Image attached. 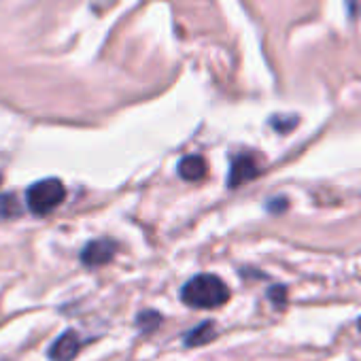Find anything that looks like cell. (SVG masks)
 <instances>
[{
  "label": "cell",
  "mask_w": 361,
  "mask_h": 361,
  "mask_svg": "<svg viewBox=\"0 0 361 361\" xmlns=\"http://www.w3.org/2000/svg\"><path fill=\"white\" fill-rule=\"evenodd\" d=\"M180 300L192 308L211 310V308L224 306L230 300V289L215 274H198L183 285V289H180Z\"/></svg>",
  "instance_id": "1"
},
{
  "label": "cell",
  "mask_w": 361,
  "mask_h": 361,
  "mask_svg": "<svg viewBox=\"0 0 361 361\" xmlns=\"http://www.w3.org/2000/svg\"><path fill=\"white\" fill-rule=\"evenodd\" d=\"M66 198V190L60 178H43L37 180L35 185L28 188L26 192V202L28 209L35 215H47L51 211H56Z\"/></svg>",
  "instance_id": "2"
},
{
  "label": "cell",
  "mask_w": 361,
  "mask_h": 361,
  "mask_svg": "<svg viewBox=\"0 0 361 361\" xmlns=\"http://www.w3.org/2000/svg\"><path fill=\"white\" fill-rule=\"evenodd\" d=\"M259 174V164L255 159V155H236L234 161H232V168H230V178H228V185L234 190V188H240L249 180H253L255 176Z\"/></svg>",
  "instance_id": "3"
},
{
  "label": "cell",
  "mask_w": 361,
  "mask_h": 361,
  "mask_svg": "<svg viewBox=\"0 0 361 361\" xmlns=\"http://www.w3.org/2000/svg\"><path fill=\"white\" fill-rule=\"evenodd\" d=\"M117 245L109 238H100V240H92L85 245V249L81 251V262L90 268H98L109 264L115 257Z\"/></svg>",
  "instance_id": "4"
},
{
  "label": "cell",
  "mask_w": 361,
  "mask_h": 361,
  "mask_svg": "<svg viewBox=\"0 0 361 361\" xmlns=\"http://www.w3.org/2000/svg\"><path fill=\"white\" fill-rule=\"evenodd\" d=\"M81 348V338L75 329H66L62 336H58L54 340V344L49 346V359L51 361H73L79 355Z\"/></svg>",
  "instance_id": "5"
},
{
  "label": "cell",
  "mask_w": 361,
  "mask_h": 361,
  "mask_svg": "<svg viewBox=\"0 0 361 361\" xmlns=\"http://www.w3.org/2000/svg\"><path fill=\"white\" fill-rule=\"evenodd\" d=\"M176 170H178V176L183 180H190V183L202 180L207 176V159L202 155H185L178 161Z\"/></svg>",
  "instance_id": "6"
},
{
  "label": "cell",
  "mask_w": 361,
  "mask_h": 361,
  "mask_svg": "<svg viewBox=\"0 0 361 361\" xmlns=\"http://www.w3.org/2000/svg\"><path fill=\"white\" fill-rule=\"evenodd\" d=\"M215 338H217V327H215V323H213V321H204V323H200L198 327L190 329V331L185 334L183 342H185V346L194 348V346H202V344H207V342H211V340H215Z\"/></svg>",
  "instance_id": "7"
},
{
  "label": "cell",
  "mask_w": 361,
  "mask_h": 361,
  "mask_svg": "<svg viewBox=\"0 0 361 361\" xmlns=\"http://www.w3.org/2000/svg\"><path fill=\"white\" fill-rule=\"evenodd\" d=\"M136 323H138V327H140L145 334H149V331H153V329L161 323V317H159V312H155V310H142V312L136 317Z\"/></svg>",
  "instance_id": "8"
},
{
  "label": "cell",
  "mask_w": 361,
  "mask_h": 361,
  "mask_svg": "<svg viewBox=\"0 0 361 361\" xmlns=\"http://www.w3.org/2000/svg\"><path fill=\"white\" fill-rule=\"evenodd\" d=\"M18 215H20V207H18L16 196H11V194L0 196V219H9V217H18Z\"/></svg>",
  "instance_id": "9"
},
{
  "label": "cell",
  "mask_w": 361,
  "mask_h": 361,
  "mask_svg": "<svg viewBox=\"0 0 361 361\" xmlns=\"http://www.w3.org/2000/svg\"><path fill=\"white\" fill-rule=\"evenodd\" d=\"M268 295H270V298H272V302H276L279 306L285 302V289H283V287H274V289H270V291H268Z\"/></svg>",
  "instance_id": "10"
},
{
  "label": "cell",
  "mask_w": 361,
  "mask_h": 361,
  "mask_svg": "<svg viewBox=\"0 0 361 361\" xmlns=\"http://www.w3.org/2000/svg\"><path fill=\"white\" fill-rule=\"evenodd\" d=\"M357 327L361 329V317H359V321H357Z\"/></svg>",
  "instance_id": "11"
},
{
  "label": "cell",
  "mask_w": 361,
  "mask_h": 361,
  "mask_svg": "<svg viewBox=\"0 0 361 361\" xmlns=\"http://www.w3.org/2000/svg\"><path fill=\"white\" fill-rule=\"evenodd\" d=\"M0 183H3V176H0Z\"/></svg>",
  "instance_id": "12"
}]
</instances>
